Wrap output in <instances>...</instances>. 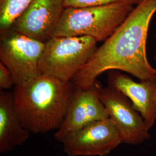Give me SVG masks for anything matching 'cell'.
Masks as SVG:
<instances>
[{"instance_id":"cell-1","label":"cell","mask_w":156,"mask_h":156,"mask_svg":"<svg viewBox=\"0 0 156 156\" xmlns=\"http://www.w3.org/2000/svg\"><path fill=\"white\" fill-rule=\"evenodd\" d=\"M156 0H141L115 33L97 48L73 79L75 87L89 88L108 71H120L140 80L156 78V69L147 59L146 42Z\"/></svg>"},{"instance_id":"cell-2","label":"cell","mask_w":156,"mask_h":156,"mask_svg":"<svg viewBox=\"0 0 156 156\" xmlns=\"http://www.w3.org/2000/svg\"><path fill=\"white\" fill-rule=\"evenodd\" d=\"M73 91L70 82L43 75L15 86V105L23 126L33 134L57 131L65 117Z\"/></svg>"},{"instance_id":"cell-3","label":"cell","mask_w":156,"mask_h":156,"mask_svg":"<svg viewBox=\"0 0 156 156\" xmlns=\"http://www.w3.org/2000/svg\"><path fill=\"white\" fill-rule=\"evenodd\" d=\"M125 3L67 7L53 37H89L98 42L110 37L134 8Z\"/></svg>"},{"instance_id":"cell-4","label":"cell","mask_w":156,"mask_h":156,"mask_svg":"<svg viewBox=\"0 0 156 156\" xmlns=\"http://www.w3.org/2000/svg\"><path fill=\"white\" fill-rule=\"evenodd\" d=\"M98 42L89 37H53L45 43L39 75L70 82L89 62Z\"/></svg>"},{"instance_id":"cell-5","label":"cell","mask_w":156,"mask_h":156,"mask_svg":"<svg viewBox=\"0 0 156 156\" xmlns=\"http://www.w3.org/2000/svg\"><path fill=\"white\" fill-rule=\"evenodd\" d=\"M45 43L10 30L1 35L0 60L9 70L15 86L39 75V64Z\"/></svg>"},{"instance_id":"cell-6","label":"cell","mask_w":156,"mask_h":156,"mask_svg":"<svg viewBox=\"0 0 156 156\" xmlns=\"http://www.w3.org/2000/svg\"><path fill=\"white\" fill-rule=\"evenodd\" d=\"M101 87L97 81L89 88L75 87L73 90L63 122L54 134V138L57 142L62 143L85 126L109 117L99 96Z\"/></svg>"},{"instance_id":"cell-7","label":"cell","mask_w":156,"mask_h":156,"mask_svg":"<svg viewBox=\"0 0 156 156\" xmlns=\"http://www.w3.org/2000/svg\"><path fill=\"white\" fill-rule=\"evenodd\" d=\"M99 96L123 143L139 145L151 138L144 118L126 95L108 86L101 88Z\"/></svg>"},{"instance_id":"cell-8","label":"cell","mask_w":156,"mask_h":156,"mask_svg":"<svg viewBox=\"0 0 156 156\" xmlns=\"http://www.w3.org/2000/svg\"><path fill=\"white\" fill-rule=\"evenodd\" d=\"M62 143L68 156H107L123 141L109 117L85 126Z\"/></svg>"},{"instance_id":"cell-9","label":"cell","mask_w":156,"mask_h":156,"mask_svg":"<svg viewBox=\"0 0 156 156\" xmlns=\"http://www.w3.org/2000/svg\"><path fill=\"white\" fill-rule=\"evenodd\" d=\"M65 8L64 0H34L11 30L45 43L53 37Z\"/></svg>"},{"instance_id":"cell-10","label":"cell","mask_w":156,"mask_h":156,"mask_svg":"<svg viewBox=\"0 0 156 156\" xmlns=\"http://www.w3.org/2000/svg\"><path fill=\"white\" fill-rule=\"evenodd\" d=\"M108 86L131 101L149 129L156 122V78L136 82L119 72L109 73Z\"/></svg>"},{"instance_id":"cell-11","label":"cell","mask_w":156,"mask_h":156,"mask_svg":"<svg viewBox=\"0 0 156 156\" xmlns=\"http://www.w3.org/2000/svg\"><path fill=\"white\" fill-rule=\"evenodd\" d=\"M30 132L22 124L15 105L13 92L0 93V153L5 154L22 145Z\"/></svg>"},{"instance_id":"cell-12","label":"cell","mask_w":156,"mask_h":156,"mask_svg":"<svg viewBox=\"0 0 156 156\" xmlns=\"http://www.w3.org/2000/svg\"><path fill=\"white\" fill-rule=\"evenodd\" d=\"M34 0H0V35L9 31L13 24Z\"/></svg>"},{"instance_id":"cell-13","label":"cell","mask_w":156,"mask_h":156,"mask_svg":"<svg viewBox=\"0 0 156 156\" xmlns=\"http://www.w3.org/2000/svg\"><path fill=\"white\" fill-rule=\"evenodd\" d=\"M141 0H64L65 7H83L104 5L115 3H125L136 5Z\"/></svg>"},{"instance_id":"cell-14","label":"cell","mask_w":156,"mask_h":156,"mask_svg":"<svg viewBox=\"0 0 156 156\" xmlns=\"http://www.w3.org/2000/svg\"><path fill=\"white\" fill-rule=\"evenodd\" d=\"M15 86L14 79L9 70L0 62V89L6 91Z\"/></svg>"},{"instance_id":"cell-15","label":"cell","mask_w":156,"mask_h":156,"mask_svg":"<svg viewBox=\"0 0 156 156\" xmlns=\"http://www.w3.org/2000/svg\"><path fill=\"white\" fill-rule=\"evenodd\" d=\"M154 60H156V55H155V57H154Z\"/></svg>"},{"instance_id":"cell-16","label":"cell","mask_w":156,"mask_h":156,"mask_svg":"<svg viewBox=\"0 0 156 156\" xmlns=\"http://www.w3.org/2000/svg\"></svg>"}]
</instances>
